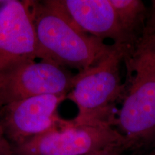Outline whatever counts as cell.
<instances>
[{
    "label": "cell",
    "instance_id": "1",
    "mask_svg": "<svg viewBox=\"0 0 155 155\" xmlns=\"http://www.w3.org/2000/svg\"><path fill=\"white\" fill-rule=\"evenodd\" d=\"M124 61L127 82L114 125L125 139V150L155 141V10L138 38L127 46Z\"/></svg>",
    "mask_w": 155,
    "mask_h": 155
},
{
    "label": "cell",
    "instance_id": "2",
    "mask_svg": "<svg viewBox=\"0 0 155 155\" xmlns=\"http://www.w3.org/2000/svg\"><path fill=\"white\" fill-rule=\"evenodd\" d=\"M41 61L83 71L111 52L113 45L84 32L51 1L30 2Z\"/></svg>",
    "mask_w": 155,
    "mask_h": 155
},
{
    "label": "cell",
    "instance_id": "3",
    "mask_svg": "<svg viewBox=\"0 0 155 155\" xmlns=\"http://www.w3.org/2000/svg\"><path fill=\"white\" fill-rule=\"evenodd\" d=\"M127 45L114 44L109 53L94 66L75 75L74 83L66 99L76 105L78 114L73 123L114 125L112 106L124 94L120 68Z\"/></svg>",
    "mask_w": 155,
    "mask_h": 155
},
{
    "label": "cell",
    "instance_id": "4",
    "mask_svg": "<svg viewBox=\"0 0 155 155\" xmlns=\"http://www.w3.org/2000/svg\"><path fill=\"white\" fill-rule=\"evenodd\" d=\"M125 150V139L109 124H71L14 148L15 155H86L108 149Z\"/></svg>",
    "mask_w": 155,
    "mask_h": 155
},
{
    "label": "cell",
    "instance_id": "5",
    "mask_svg": "<svg viewBox=\"0 0 155 155\" xmlns=\"http://www.w3.org/2000/svg\"><path fill=\"white\" fill-rule=\"evenodd\" d=\"M67 94L37 96L0 107V127L13 149L48 131L71 124L61 119L58 106Z\"/></svg>",
    "mask_w": 155,
    "mask_h": 155
},
{
    "label": "cell",
    "instance_id": "6",
    "mask_svg": "<svg viewBox=\"0 0 155 155\" xmlns=\"http://www.w3.org/2000/svg\"><path fill=\"white\" fill-rule=\"evenodd\" d=\"M75 74L41 61L19 63L0 72V107L45 94H68Z\"/></svg>",
    "mask_w": 155,
    "mask_h": 155
},
{
    "label": "cell",
    "instance_id": "7",
    "mask_svg": "<svg viewBox=\"0 0 155 155\" xmlns=\"http://www.w3.org/2000/svg\"><path fill=\"white\" fill-rule=\"evenodd\" d=\"M40 58L30 2L5 0L0 5V72Z\"/></svg>",
    "mask_w": 155,
    "mask_h": 155
},
{
    "label": "cell",
    "instance_id": "8",
    "mask_svg": "<svg viewBox=\"0 0 155 155\" xmlns=\"http://www.w3.org/2000/svg\"><path fill=\"white\" fill-rule=\"evenodd\" d=\"M75 26L86 33L114 44H133L121 28L109 0H50Z\"/></svg>",
    "mask_w": 155,
    "mask_h": 155
},
{
    "label": "cell",
    "instance_id": "9",
    "mask_svg": "<svg viewBox=\"0 0 155 155\" xmlns=\"http://www.w3.org/2000/svg\"><path fill=\"white\" fill-rule=\"evenodd\" d=\"M121 28L134 41L144 30L148 18L147 7L141 0H109Z\"/></svg>",
    "mask_w": 155,
    "mask_h": 155
},
{
    "label": "cell",
    "instance_id": "10",
    "mask_svg": "<svg viewBox=\"0 0 155 155\" xmlns=\"http://www.w3.org/2000/svg\"><path fill=\"white\" fill-rule=\"evenodd\" d=\"M0 155H15L14 149L6 139L0 127Z\"/></svg>",
    "mask_w": 155,
    "mask_h": 155
},
{
    "label": "cell",
    "instance_id": "11",
    "mask_svg": "<svg viewBox=\"0 0 155 155\" xmlns=\"http://www.w3.org/2000/svg\"><path fill=\"white\" fill-rule=\"evenodd\" d=\"M124 150L121 147H115V148H111L101 151V152H95L93 154H89L86 155H121V152Z\"/></svg>",
    "mask_w": 155,
    "mask_h": 155
},
{
    "label": "cell",
    "instance_id": "12",
    "mask_svg": "<svg viewBox=\"0 0 155 155\" xmlns=\"http://www.w3.org/2000/svg\"><path fill=\"white\" fill-rule=\"evenodd\" d=\"M149 155H155V148L154 149V150H153V151H152V152H151V153H150V154H149Z\"/></svg>",
    "mask_w": 155,
    "mask_h": 155
},
{
    "label": "cell",
    "instance_id": "13",
    "mask_svg": "<svg viewBox=\"0 0 155 155\" xmlns=\"http://www.w3.org/2000/svg\"><path fill=\"white\" fill-rule=\"evenodd\" d=\"M152 8L155 10V1H152Z\"/></svg>",
    "mask_w": 155,
    "mask_h": 155
},
{
    "label": "cell",
    "instance_id": "14",
    "mask_svg": "<svg viewBox=\"0 0 155 155\" xmlns=\"http://www.w3.org/2000/svg\"><path fill=\"white\" fill-rule=\"evenodd\" d=\"M154 148H155V147H154Z\"/></svg>",
    "mask_w": 155,
    "mask_h": 155
}]
</instances>
